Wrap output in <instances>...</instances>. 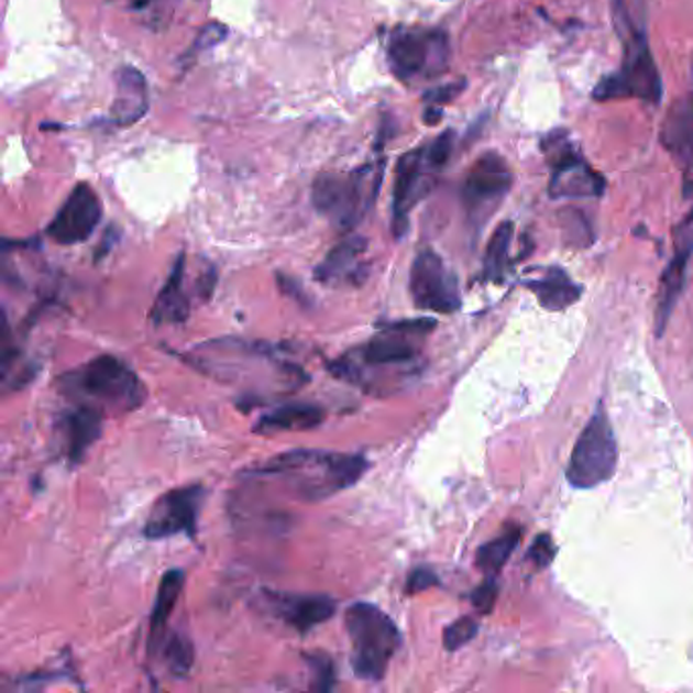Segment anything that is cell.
Masks as SVG:
<instances>
[{
	"mask_svg": "<svg viewBox=\"0 0 693 693\" xmlns=\"http://www.w3.org/2000/svg\"><path fill=\"white\" fill-rule=\"evenodd\" d=\"M433 328V320L383 323L381 332L371 340L330 362V373L371 395H383L381 388L397 383L400 374L414 369L419 356V340Z\"/></svg>",
	"mask_w": 693,
	"mask_h": 693,
	"instance_id": "1",
	"label": "cell"
},
{
	"mask_svg": "<svg viewBox=\"0 0 693 693\" xmlns=\"http://www.w3.org/2000/svg\"><path fill=\"white\" fill-rule=\"evenodd\" d=\"M369 468L361 453L292 450L253 468L251 474L287 482L301 501H323L359 484Z\"/></svg>",
	"mask_w": 693,
	"mask_h": 693,
	"instance_id": "2",
	"label": "cell"
},
{
	"mask_svg": "<svg viewBox=\"0 0 693 693\" xmlns=\"http://www.w3.org/2000/svg\"><path fill=\"white\" fill-rule=\"evenodd\" d=\"M614 28L623 41L620 69L604 76L592 96L601 102L637 98L647 105H659L663 98V80L654 62L645 21L635 19L627 0H613Z\"/></svg>",
	"mask_w": 693,
	"mask_h": 693,
	"instance_id": "3",
	"label": "cell"
},
{
	"mask_svg": "<svg viewBox=\"0 0 693 693\" xmlns=\"http://www.w3.org/2000/svg\"><path fill=\"white\" fill-rule=\"evenodd\" d=\"M57 388L74 405H88L105 415L131 414L147 399V391L133 369L110 354L62 374Z\"/></svg>",
	"mask_w": 693,
	"mask_h": 693,
	"instance_id": "4",
	"label": "cell"
},
{
	"mask_svg": "<svg viewBox=\"0 0 693 693\" xmlns=\"http://www.w3.org/2000/svg\"><path fill=\"white\" fill-rule=\"evenodd\" d=\"M385 177V160L364 165L352 174H321L311 187L314 208L333 227L350 232L373 210Z\"/></svg>",
	"mask_w": 693,
	"mask_h": 693,
	"instance_id": "5",
	"label": "cell"
},
{
	"mask_svg": "<svg viewBox=\"0 0 693 693\" xmlns=\"http://www.w3.org/2000/svg\"><path fill=\"white\" fill-rule=\"evenodd\" d=\"M344 623L354 675L364 681L385 680L388 663L403 645L395 620L371 602H356L348 606Z\"/></svg>",
	"mask_w": 693,
	"mask_h": 693,
	"instance_id": "6",
	"label": "cell"
},
{
	"mask_svg": "<svg viewBox=\"0 0 693 693\" xmlns=\"http://www.w3.org/2000/svg\"><path fill=\"white\" fill-rule=\"evenodd\" d=\"M618 466V443L613 424L604 407L592 414L587 426L573 446L572 458L565 470V481L572 488L590 491L610 481Z\"/></svg>",
	"mask_w": 693,
	"mask_h": 693,
	"instance_id": "7",
	"label": "cell"
},
{
	"mask_svg": "<svg viewBox=\"0 0 693 693\" xmlns=\"http://www.w3.org/2000/svg\"><path fill=\"white\" fill-rule=\"evenodd\" d=\"M387 57L400 81L438 78L450 64L448 33L440 29H397L388 37Z\"/></svg>",
	"mask_w": 693,
	"mask_h": 693,
	"instance_id": "8",
	"label": "cell"
},
{
	"mask_svg": "<svg viewBox=\"0 0 693 693\" xmlns=\"http://www.w3.org/2000/svg\"><path fill=\"white\" fill-rule=\"evenodd\" d=\"M543 153L549 161V196L560 198H601L606 191V179L598 174L573 145L568 134L556 131L543 141Z\"/></svg>",
	"mask_w": 693,
	"mask_h": 693,
	"instance_id": "9",
	"label": "cell"
},
{
	"mask_svg": "<svg viewBox=\"0 0 693 693\" xmlns=\"http://www.w3.org/2000/svg\"><path fill=\"white\" fill-rule=\"evenodd\" d=\"M409 292L415 307L426 311L455 314L462 307V294L455 273L431 249L415 256L409 275Z\"/></svg>",
	"mask_w": 693,
	"mask_h": 693,
	"instance_id": "10",
	"label": "cell"
},
{
	"mask_svg": "<svg viewBox=\"0 0 693 693\" xmlns=\"http://www.w3.org/2000/svg\"><path fill=\"white\" fill-rule=\"evenodd\" d=\"M513 187V172L507 160L488 151L474 161L462 186V204L468 218L482 222L501 206Z\"/></svg>",
	"mask_w": 693,
	"mask_h": 693,
	"instance_id": "11",
	"label": "cell"
},
{
	"mask_svg": "<svg viewBox=\"0 0 693 693\" xmlns=\"http://www.w3.org/2000/svg\"><path fill=\"white\" fill-rule=\"evenodd\" d=\"M441 172L436 167L426 147H417L405 153L397 163L395 187H393V237L400 241L409 230V216L419 201L426 198L436 186V175Z\"/></svg>",
	"mask_w": 693,
	"mask_h": 693,
	"instance_id": "12",
	"label": "cell"
},
{
	"mask_svg": "<svg viewBox=\"0 0 693 693\" xmlns=\"http://www.w3.org/2000/svg\"><path fill=\"white\" fill-rule=\"evenodd\" d=\"M206 501V488L201 484H189L163 494L148 515L143 535L151 541L186 535L194 539L198 535V519Z\"/></svg>",
	"mask_w": 693,
	"mask_h": 693,
	"instance_id": "13",
	"label": "cell"
},
{
	"mask_svg": "<svg viewBox=\"0 0 693 693\" xmlns=\"http://www.w3.org/2000/svg\"><path fill=\"white\" fill-rule=\"evenodd\" d=\"M102 200L88 184L74 187L47 227V237L62 246L86 242L102 220Z\"/></svg>",
	"mask_w": 693,
	"mask_h": 693,
	"instance_id": "14",
	"label": "cell"
},
{
	"mask_svg": "<svg viewBox=\"0 0 693 693\" xmlns=\"http://www.w3.org/2000/svg\"><path fill=\"white\" fill-rule=\"evenodd\" d=\"M673 237H675V251L659 280V299H657V316H654L657 338H663L667 323L671 320V314L675 309V304L685 285V277H688V263L693 254V210L685 216L680 227L675 228Z\"/></svg>",
	"mask_w": 693,
	"mask_h": 693,
	"instance_id": "15",
	"label": "cell"
},
{
	"mask_svg": "<svg viewBox=\"0 0 693 693\" xmlns=\"http://www.w3.org/2000/svg\"><path fill=\"white\" fill-rule=\"evenodd\" d=\"M261 594L268 613L299 635H307L311 628L330 620L338 608V602L328 594H295L275 590H263Z\"/></svg>",
	"mask_w": 693,
	"mask_h": 693,
	"instance_id": "16",
	"label": "cell"
},
{
	"mask_svg": "<svg viewBox=\"0 0 693 693\" xmlns=\"http://www.w3.org/2000/svg\"><path fill=\"white\" fill-rule=\"evenodd\" d=\"M364 237H348L336 244L326 258L314 271V277L321 285H361L366 277V265L362 263V254L366 253Z\"/></svg>",
	"mask_w": 693,
	"mask_h": 693,
	"instance_id": "17",
	"label": "cell"
},
{
	"mask_svg": "<svg viewBox=\"0 0 693 693\" xmlns=\"http://www.w3.org/2000/svg\"><path fill=\"white\" fill-rule=\"evenodd\" d=\"M147 112V78L136 67H121L117 72V94L108 119L114 127H133Z\"/></svg>",
	"mask_w": 693,
	"mask_h": 693,
	"instance_id": "18",
	"label": "cell"
},
{
	"mask_svg": "<svg viewBox=\"0 0 693 693\" xmlns=\"http://www.w3.org/2000/svg\"><path fill=\"white\" fill-rule=\"evenodd\" d=\"M102 421H105V414L88 405H76L72 411H67L62 417L67 460L72 464H80L86 452L92 448L94 441L100 438Z\"/></svg>",
	"mask_w": 693,
	"mask_h": 693,
	"instance_id": "19",
	"label": "cell"
},
{
	"mask_svg": "<svg viewBox=\"0 0 693 693\" xmlns=\"http://www.w3.org/2000/svg\"><path fill=\"white\" fill-rule=\"evenodd\" d=\"M148 318L157 326L167 323H184L189 318V297L186 294V254L175 258L174 268L160 295L153 304Z\"/></svg>",
	"mask_w": 693,
	"mask_h": 693,
	"instance_id": "20",
	"label": "cell"
},
{
	"mask_svg": "<svg viewBox=\"0 0 693 693\" xmlns=\"http://www.w3.org/2000/svg\"><path fill=\"white\" fill-rule=\"evenodd\" d=\"M659 139L673 157L693 160V92L681 96L669 107L661 122Z\"/></svg>",
	"mask_w": 693,
	"mask_h": 693,
	"instance_id": "21",
	"label": "cell"
},
{
	"mask_svg": "<svg viewBox=\"0 0 693 693\" xmlns=\"http://www.w3.org/2000/svg\"><path fill=\"white\" fill-rule=\"evenodd\" d=\"M326 419V411L320 405L311 403H285L277 409L261 415L253 431L258 436H273L283 431H309L320 427Z\"/></svg>",
	"mask_w": 693,
	"mask_h": 693,
	"instance_id": "22",
	"label": "cell"
},
{
	"mask_svg": "<svg viewBox=\"0 0 693 693\" xmlns=\"http://www.w3.org/2000/svg\"><path fill=\"white\" fill-rule=\"evenodd\" d=\"M525 287L535 294L539 306L546 307L547 311L568 309L584 294V287L560 267L546 268L539 279L525 280Z\"/></svg>",
	"mask_w": 693,
	"mask_h": 693,
	"instance_id": "23",
	"label": "cell"
},
{
	"mask_svg": "<svg viewBox=\"0 0 693 693\" xmlns=\"http://www.w3.org/2000/svg\"><path fill=\"white\" fill-rule=\"evenodd\" d=\"M186 584V573L184 570H169L163 573L161 578L160 590H157V598L153 604V613L148 618V651L155 653V649L160 647L161 639L165 637V628L174 614L175 604L179 601L182 592Z\"/></svg>",
	"mask_w": 693,
	"mask_h": 693,
	"instance_id": "24",
	"label": "cell"
},
{
	"mask_svg": "<svg viewBox=\"0 0 693 693\" xmlns=\"http://www.w3.org/2000/svg\"><path fill=\"white\" fill-rule=\"evenodd\" d=\"M513 234H515V224L508 222V220L496 227L491 241H488V246H486V254H484L482 279L493 280V283H503L505 280Z\"/></svg>",
	"mask_w": 693,
	"mask_h": 693,
	"instance_id": "25",
	"label": "cell"
},
{
	"mask_svg": "<svg viewBox=\"0 0 693 693\" xmlns=\"http://www.w3.org/2000/svg\"><path fill=\"white\" fill-rule=\"evenodd\" d=\"M520 531L519 529H510L507 534L496 537L493 541L484 543L476 553V568L481 570L486 578H496L501 570L507 565L508 558L513 556V551L519 547Z\"/></svg>",
	"mask_w": 693,
	"mask_h": 693,
	"instance_id": "26",
	"label": "cell"
},
{
	"mask_svg": "<svg viewBox=\"0 0 693 693\" xmlns=\"http://www.w3.org/2000/svg\"><path fill=\"white\" fill-rule=\"evenodd\" d=\"M157 651H161V657L174 678H186L194 666V647L182 632L165 635L161 639L160 647L155 649V653Z\"/></svg>",
	"mask_w": 693,
	"mask_h": 693,
	"instance_id": "27",
	"label": "cell"
},
{
	"mask_svg": "<svg viewBox=\"0 0 693 693\" xmlns=\"http://www.w3.org/2000/svg\"><path fill=\"white\" fill-rule=\"evenodd\" d=\"M479 630H481V627H479V623L472 616L458 618L455 623L448 625L446 630H443V647H446V651L462 649L470 640L476 639Z\"/></svg>",
	"mask_w": 693,
	"mask_h": 693,
	"instance_id": "28",
	"label": "cell"
},
{
	"mask_svg": "<svg viewBox=\"0 0 693 693\" xmlns=\"http://www.w3.org/2000/svg\"><path fill=\"white\" fill-rule=\"evenodd\" d=\"M228 37V28L224 23H208L206 28L201 29L200 33L196 35V41L189 45L186 55H184V62L186 59H194L198 55L204 54L206 50H212L216 45H220L222 41Z\"/></svg>",
	"mask_w": 693,
	"mask_h": 693,
	"instance_id": "29",
	"label": "cell"
},
{
	"mask_svg": "<svg viewBox=\"0 0 693 693\" xmlns=\"http://www.w3.org/2000/svg\"><path fill=\"white\" fill-rule=\"evenodd\" d=\"M307 663L314 669V675H316V683L311 685L314 690L318 692H330L336 683V673H333V663L330 657L326 654H309L307 657Z\"/></svg>",
	"mask_w": 693,
	"mask_h": 693,
	"instance_id": "30",
	"label": "cell"
},
{
	"mask_svg": "<svg viewBox=\"0 0 693 693\" xmlns=\"http://www.w3.org/2000/svg\"><path fill=\"white\" fill-rule=\"evenodd\" d=\"M556 556H558V546L553 543V537L549 534H541L535 537L531 549L527 553V560L534 561L535 568L541 570L556 560Z\"/></svg>",
	"mask_w": 693,
	"mask_h": 693,
	"instance_id": "31",
	"label": "cell"
},
{
	"mask_svg": "<svg viewBox=\"0 0 693 693\" xmlns=\"http://www.w3.org/2000/svg\"><path fill=\"white\" fill-rule=\"evenodd\" d=\"M496 596H498V586H496V578H486L484 584L476 587L470 596L472 606L481 614L493 613L494 604H496Z\"/></svg>",
	"mask_w": 693,
	"mask_h": 693,
	"instance_id": "32",
	"label": "cell"
},
{
	"mask_svg": "<svg viewBox=\"0 0 693 693\" xmlns=\"http://www.w3.org/2000/svg\"><path fill=\"white\" fill-rule=\"evenodd\" d=\"M440 584V578L438 573L433 572L431 568H415L414 572L407 575V584H405V594L415 596V594H421L429 587L438 586Z\"/></svg>",
	"mask_w": 693,
	"mask_h": 693,
	"instance_id": "33",
	"label": "cell"
},
{
	"mask_svg": "<svg viewBox=\"0 0 693 693\" xmlns=\"http://www.w3.org/2000/svg\"><path fill=\"white\" fill-rule=\"evenodd\" d=\"M464 88H466V81L438 86V88H431L429 92L424 94V100H426L427 105H433V107L448 105V102H452L460 94L464 92Z\"/></svg>",
	"mask_w": 693,
	"mask_h": 693,
	"instance_id": "34",
	"label": "cell"
},
{
	"mask_svg": "<svg viewBox=\"0 0 693 693\" xmlns=\"http://www.w3.org/2000/svg\"><path fill=\"white\" fill-rule=\"evenodd\" d=\"M683 196H685L688 200H693V160L688 163L685 177H683Z\"/></svg>",
	"mask_w": 693,
	"mask_h": 693,
	"instance_id": "35",
	"label": "cell"
},
{
	"mask_svg": "<svg viewBox=\"0 0 693 693\" xmlns=\"http://www.w3.org/2000/svg\"><path fill=\"white\" fill-rule=\"evenodd\" d=\"M424 121H426V124H431V127H433V124H438V122L441 121V108L433 107V105L426 108V112H424Z\"/></svg>",
	"mask_w": 693,
	"mask_h": 693,
	"instance_id": "36",
	"label": "cell"
},
{
	"mask_svg": "<svg viewBox=\"0 0 693 693\" xmlns=\"http://www.w3.org/2000/svg\"><path fill=\"white\" fill-rule=\"evenodd\" d=\"M151 0H133V9H143V7H147Z\"/></svg>",
	"mask_w": 693,
	"mask_h": 693,
	"instance_id": "37",
	"label": "cell"
}]
</instances>
